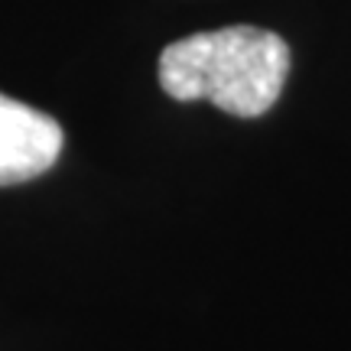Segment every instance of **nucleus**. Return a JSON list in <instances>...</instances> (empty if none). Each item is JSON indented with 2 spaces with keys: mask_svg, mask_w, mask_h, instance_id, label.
Listing matches in <instances>:
<instances>
[{
  "mask_svg": "<svg viewBox=\"0 0 351 351\" xmlns=\"http://www.w3.org/2000/svg\"><path fill=\"white\" fill-rule=\"evenodd\" d=\"M59 121L0 95V186H20L49 169L62 153Z\"/></svg>",
  "mask_w": 351,
  "mask_h": 351,
  "instance_id": "nucleus-2",
  "label": "nucleus"
},
{
  "mask_svg": "<svg viewBox=\"0 0 351 351\" xmlns=\"http://www.w3.org/2000/svg\"><path fill=\"white\" fill-rule=\"evenodd\" d=\"M289 75V46L270 29L225 26L176 39L160 56V85L176 101H212L234 117H261Z\"/></svg>",
  "mask_w": 351,
  "mask_h": 351,
  "instance_id": "nucleus-1",
  "label": "nucleus"
}]
</instances>
